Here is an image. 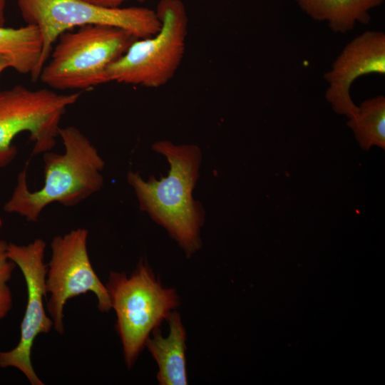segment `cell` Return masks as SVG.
<instances>
[{
    "instance_id": "obj_15",
    "label": "cell",
    "mask_w": 385,
    "mask_h": 385,
    "mask_svg": "<svg viewBox=\"0 0 385 385\" xmlns=\"http://www.w3.org/2000/svg\"><path fill=\"white\" fill-rule=\"evenodd\" d=\"M7 246L8 243L0 240V319L4 318L12 307V295L8 282L16 266L8 257Z\"/></svg>"
},
{
    "instance_id": "obj_16",
    "label": "cell",
    "mask_w": 385,
    "mask_h": 385,
    "mask_svg": "<svg viewBox=\"0 0 385 385\" xmlns=\"http://www.w3.org/2000/svg\"><path fill=\"white\" fill-rule=\"evenodd\" d=\"M91 4L107 8H118L120 5L128 0H83ZM139 2H144L147 0H135Z\"/></svg>"
},
{
    "instance_id": "obj_18",
    "label": "cell",
    "mask_w": 385,
    "mask_h": 385,
    "mask_svg": "<svg viewBox=\"0 0 385 385\" xmlns=\"http://www.w3.org/2000/svg\"><path fill=\"white\" fill-rule=\"evenodd\" d=\"M9 67H11L9 60L5 56L0 54V75Z\"/></svg>"
},
{
    "instance_id": "obj_14",
    "label": "cell",
    "mask_w": 385,
    "mask_h": 385,
    "mask_svg": "<svg viewBox=\"0 0 385 385\" xmlns=\"http://www.w3.org/2000/svg\"><path fill=\"white\" fill-rule=\"evenodd\" d=\"M346 124L361 148L367 150L379 147L384 150L385 97L379 95L361 102Z\"/></svg>"
},
{
    "instance_id": "obj_4",
    "label": "cell",
    "mask_w": 385,
    "mask_h": 385,
    "mask_svg": "<svg viewBox=\"0 0 385 385\" xmlns=\"http://www.w3.org/2000/svg\"><path fill=\"white\" fill-rule=\"evenodd\" d=\"M106 287L116 314L124 359L130 368L150 333L167 319L179 299L175 289L162 287L143 260L129 277L125 273L111 272Z\"/></svg>"
},
{
    "instance_id": "obj_8",
    "label": "cell",
    "mask_w": 385,
    "mask_h": 385,
    "mask_svg": "<svg viewBox=\"0 0 385 385\" xmlns=\"http://www.w3.org/2000/svg\"><path fill=\"white\" fill-rule=\"evenodd\" d=\"M88 235L87 230L78 228L54 237L51 243L52 254L46 277V290L50 294L47 309L59 334L64 331V306L71 298L91 292L97 297L100 311L111 309L107 288L96 275L89 259Z\"/></svg>"
},
{
    "instance_id": "obj_5",
    "label": "cell",
    "mask_w": 385,
    "mask_h": 385,
    "mask_svg": "<svg viewBox=\"0 0 385 385\" xmlns=\"http://www.w3.org/2000/svg\"><path fill=\"white\" fill-rule=\"evenodd\" d=\"M155 11L161 24L160 30L130 44L108 67V82L158 88L173 78L185 53L187 10L181 0H160Z\"/></svg>"
},
{
    "instance_id": "obj_13",
    "label": "cell",
    "mask_w": 385,
    "mask_h": 385,
    "mask_svg": "<svg viewBox=\"0 0 385 385\" xmlns=\"http://www.w3.org/2000/svg\"><path fill=\"white\" fill-rule=\"evenodd\" d=\"M42 48V36L36 26H0V54L9 60L11 68L22 74H31L34 81L39 78Z\"/></svg>"
},
{
    "instance_id": "obj_12",
    "label": "cell",
    "mask_w": 385,
    "mask_h": 385,
    "mask_svg": "<svg viewBox=\"0 0 385 385\" xmlns=\"http://www.w3.org/2000/svg\"><path fill=\"white\" fill-rule=\"evenodd\" d=\"M311 19L326 22L334 33L346 34L357 24H367L370 11L384 0H294Z\"/></svg>"
},
{
    "instance_id": "obj_7",
    "label": "cell",
    "mask_w": 385,
    "mask_h": 385,
    "mask_svg": "<svg viewBox=\"0 0 385 385\" xmlns=\"http://www.w3.org/2000/svg\"><path fill=\"white\" fill-rule=\"evenodd\" d=\"M80 95V92L61 94L47 88L31 90L20 85L0 91V168L16 157L12 141L22 132L29 133L34 143L32 155L51 150L66 108Z\"/></svg>"
},
{
    "instance_id": "obj_17",
    "label": "cell",
    "mask_w": 385,
    "mask_h": 385,
    "mask_svg": "<svg viewBox=\"0 0 385 385\" xmlns=\"http://www.w3.org/2000/svg\"><path fill=\"white\" fill-rule=\"evenodd\" d=\"M6 0H0V26H4Z\"/></svg>"
},
{
    "instance_id": "obj_6",
    "label": "cell",
    "mask_w": 385,
    "mask_h": 385,
    "mask_svg": "<svg viewBox=\"0 0 385 385\" xmlns=\"http://www.w3.org/2000/svg\"><path fill=\"white\" fill-rule=\"evenodd\" d=\"M16 1L26 24L36 26L42 36L39 73L50 56L53 43L75 26H113L127 31L135 38H143L155 34L161 26L155 11L146 7L107 8L83 0Z\"/></svg>"
},
{
    "instance_id": "obj_11",
    "label": "cell",
    "mask_w": 385,
    "mask_h": 385,
    "mask_svg": "<svg viewBox=\"0 0 385 385\" xmlns=\"http://www.w3.org/2000/svg\"><path fill=\"white\" fill-rule=\"evenodd\" d=\"M166 319L170 327L168 336L163 337L160 329L156 327L152 331L153 338L148 337L145 346L158 364L157 379L160 384L185 385V329L177 312H171Z\"/></svg>"
},
{
    "instance_id": "obj_10",
    "label": "cell",
    "mask_w": 385,
    "mask_h": 385,
    "mask_svg": "<svg viewBox=\"0 0 385 385\" xmlns=\"http://www.w3.org/2000/svg\"><path fill=\"white\" fill-rule=\"evenodd\" d=\"M385 74V34L367 31L350 41L324 74L328 83L325 98L333 111L352 117L357 111L351 96L352 83L367 74Z\"/></svg>"
},
{
    "instance_id": "obj_2",
    "label": "cell",
    "mask_w": 385,
    "mask_h": 385,
    "mask_svg": "<svg viewBox=\"0 0 385 385\" xmlns=\"http://www.w3.org/2000/svg\"><path fill=\"white\" fill-rule=\"evenodd\" d=\"M65 151L43 153L44 184L36 191L29 190L27 167L20 172L11 198L4 206L9 213H16L29 222H37L43 210L52 202L66 207L78 205L99 191L103 185L105 162L88 138L73 126L60 128Z\"/></svg>"
},
{
    "instance_id": "obj_3",
    "label": "cell",
    "mask_w": 385,
    "mask_h": 385,
    "mask_svg": "<svg viewBox=\"0 0 385 385\" xmlns=\"http://www.w3.org/2000/svg\"><path fill=\"white\" fill-rule=\"evenodd\" d=\"M40 80L58 90L86 89L108 83L107 70L135 38L125 30L84 25L59 36Z\"/></svg>"
},
{
    "instance_id": "obj_1",
    "label": "cell",
    "mask_w": 385,
    "mask_h": 385,
    "mask_svg": "<svg viewBox=\"0 0 385 385\" xmlns=\"http://www.w3.org/2000/svg\"><path fill=\"white\" fill-rule=\"evenodd\" d=\"M152 148L165 157L169 170L157 180H144L130 170L127 181L133 188L139 207L163 227L190 257L201 246L200 228L205 210L193 197L201 164L200 148L192 144H174L169 140L155 142Z\"/></svg>"
},
{
    "instance_id": "obj_9",
    "label": "cell",
    "mask_w": 385,
    "mask_h": 385,
    "mask_svg": "<svg viewBox=\"0 0 385 385\" xmlns=\"http://www.w3.org/2000/svg\"><path fill=\"white\" fill-rule=\"evenodd\" d=\"M46 242L36 239L27 245L9 243L7 255L21 270L26 284L27 304L21 323L18 344L8 351H0V367H15L32 385L43 383L36 374L31 363V350L36 337L51 331L53 323L45 312L47 265L44 263Z\"/></svg>"
}]
</instances>
